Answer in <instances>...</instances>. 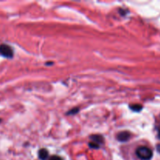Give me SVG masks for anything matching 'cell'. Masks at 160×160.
I'll use <instances>...</instances> for the list:
<instances>
[{
	"label": "cell",
	"instance_id": "obj_10",
	"mask_svg": "<svg viewBox=\"0 0 160 160\" xmlns=\"http://www.w3.org/2000/svg\"><path fill=\"white\" fill-rule=\"evenodd\" d=\"M156 148H157V151L159 152L160 153V145H158Z\"/></svg>",
	"mask_w": 160,
	"mask_h": 160
},
{
	"label": "cell",
	"instance_id": "obj_5",
	"mask_svg": "<svg viewBox=\"0 0 160 160\" xmlns=\"http://www.w3.org/2000/svg\"><path fill=\"white\" fill-rule=\"evenodd\" d=\"M38 156L40 158V159L42 160H45L48 158V152L45 148H42L40 151L38 152Z\"/></svg>",
	"mask_w": 160,
	"mask_h": 160
},
{
	"label": "cell",
	"instance_id": "obj_2",
	"mask_svg": "<svg viewBox=\"0 0 160 160\" xmlns=\"http://www.w3.org/2000/svg\"><path fill=\"white\" fill-rule=\"evenodd\" d=\"M0 54L6 58H12L13 50L9 45L1 44L0 45Z\"/></svg>",
	"mask_w": 160,
	"mask_h": 160
},
{
	"label": "cell",
	"instance_id": "obj_4",
	"mask_svg": "<svg viewBox=\"0 0 160 160\" xmlns=\"http://www.w3.org/2000/svg\"><path fill=\"white\" fill-rule=\"evenodd\" d=\"M91 139L92 140V142L98 145H99V144H102L104 142L103 137L102 135H99V134H95V135L91 136Z\"/></svg>",
	"mask_w": 160,
	"mask_h": 160
},
{
	"label": "cell",
	"instance_id": "obj_8",
	"mask_svg": "<svg viewBox=\"0 0 160 160\" xmlns=\"http://www.w3.org/2000/svg\"><path fill=\"white\" fill-rule=\"evenodd\" d=\"M89 146H90L91 148H98V147H99V145H97V144H95V143H94V142H90V143H89Z\"/></svg>",
	"mask_w": 160,
	"mask_h": 160
},
{
	"label": "cell",
	"instance_id": "obj_11",
	"mask_svg": "<svg viewBox=\"0 0 160 160\" xmlns=\"http://www.w3.org/2000/svg\"><path fill=\"white\" fill-rule=\"evenodd\" d=\"M158 138L160 139V130L159 131V133H158Z\"/></svg>",
	"mask_w": 160,
	"mask_h": 160
},
{
	"label": "cell",
	"instance_id": "obj_7",
	"mask_svg": "<svg viewBox=\"0 0 160 160\" xmlns=\"http://www.w3.org/2000/svg\"><path fill=\"white\" fill-rule=\"evenodd\" d=\"M78 111H79V109L78 108H75V109H73L69 111V112H67V114L68 115H73V114H76Z\"/></svg>",
	"mask_w": 160,
	"mask_h": 160
},
{
	"label": "cell",
	"instance_id": "obj_3",
	"mask_svg": "<svg viewBox=\"0 0 160 160\" xmlns=\"http://www.w3.org/2000/svg\"><path fill=\"white\" fill-rule=\"evenodd\" d=\"M131 133L128 132V131H121L117 134V139L122 142H128L131 138Z\"/></svg>",
	"mask_w": 160,
	"mask_h": 160
},
{
	"label": "cell",
	"instance_id": "obj_9",
	"mask_svg": "<svg viewBox=\"0 0 160 160\" xmlns=\"http://www.w3.org/2000/svg\"><path fill=\"white\" fill-rule=\"evenodd\" d=\"M49 160H62V158H60L58 156H52L49 158Z\"/></svg>",
	"mask_w": 160,
	"mask_h": 160
},
{
	"label": "cell",
	"instance_id": "obj_12",
	"mask_svg": "<svg viewBox=\"0 0 160 160\" xmlns=\"http://www.w3.org/2000/svg\"><path fill=\"white\" fill-rule=\"evenodd\" d=\"M1 122H2V120H1V119H0V123H1Z\"/></svg>",
	"mask_w": 160,
	"mask_h": 160
},
{
	"label": "cell",
	"instance_id": "obj_6",
	"mask_svg": "<svg viewBox=\"0 0 160 160\" xmlns=\"http://www.w3.org/2000/svg\"><path fill=\"white\" fill-rule=\"evenodd\" d=\"M130 109H131L133 111H134V112H140L142 109V106H141V105L139 104L131 105V106H130Z\"/></svg>",
	"mask_w": 160,
	"mask_h": 160
},
{
	"label": "cell",
	"instance_id": "obj_1",
	"mask_svg": "<svg viewBox=\"0 0 160 160\" xmlns=\"http://www.w3.org/2000/svg\"><path fill=\"white\" fill-rule=\"evenodd\" d=\"M136 155L142 160H150L152 158V151L149 148L145 146H141L136 149Z\"/></svg>",
	"mask_w": 160,
	"mask_h": 160
}]
</instances>
